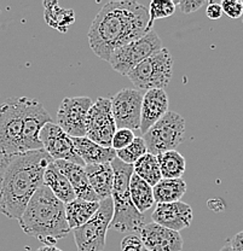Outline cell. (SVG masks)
<instances>
[{"instance_id":"6da1fadb","label":"cell","mask_w":243,"mask_h":251,"mask_svg":"<svg viewBox=\"0 0 243 251\" xmlns=\"http://www.w3.org/2000/svg\"><path fill=\"white\" fill-rule=\"evenodd\" d=\"M153 29L145 5L132 0L109 1L99 10L88 30V44L96 56L109 62L119 47Z\"/></svg>"},{"instance_id":"7a4b0ae2","label":"cell","mask_w":243,"mask_h":251,"mask_svg":"<svg viewBox=\"0 0 243 251\" xmlns=\"http://www.w3.org/2000/svg\"><path fill=\"white\" fill-rule=\"evenodd\" d=\"M52 162L54 159L44 149L1 156L0 213L2 215L18 221L35 191L44 185V173Z\"/></svg>"},{"instance_id":"3957f363","label":"cell","mask_w":243,"mask_h":251,"mask_svg":"<svg viewBox=\"0 0 243 251\" xmlns=\"http://www.w3.org/2000/svg\"><path fill=\"white\" fill-rule=\"evenodd\" d=\"M18 224L26 234L49 247H54L70 232L65 204L54 197L45 185H41L32 196Z\"/></svg>"},{"instance_id":"277c9868","label":"cell","mask_w":243,"mask_h":251,"mask_svg":"<svg viewBox=\"0 0 243 251\" xmlns=\"http://www.w3.org/2000/svg\"><path fill=\"white\" fill-rule=\"evenodd\" d=\"M114 169V187L111 192L114 214L109 228L120 233H139L146 224L144 214H140L133 205L130 195V181L133 175V166L124 163L119 158L111 162Z\"/></svg>"},{"instance_id":"5b68a950","label":"cell","mask_w":243,"mask_h":251,"mask_svg":"<svg viewBox=\"0 0 243 251\" xmlns=\"http://www.w3.org/2000/svg\"><path fill=\"white\" fill-rule=\"evenodd\" d=\"M173 75V57L168 49L162 47L127 75L138 91L164 90Z\"/></svg>"},{"instance_id":"8992f818","label":"cell","mask_w":243,"mask_h":251,"mask_svg":"<svg viewBox=\"0 0 243 251\" xmlns=\"http://www.w3.org/2000/svg\"><path fill=\"white\" fill-rule=\"evenodd\" d=\"M22 152H25L22 97L9 98L0 104V155Z\"/></svg>"},{"instance_id":"52a82bcc","label":"cell","mask_w":243,"mask_h":251,"mask_svg":"<svg viewBox=\"0 0 243 251\" xmlns=\"http://www.w3.org/2000/svg\"><path fill=\"white\" fill-rule=\"evenodd\" d=\"M185 134V120L178 112L168 111L143 135L148 152L159 156L174 151Z\"/></svg>"},{"instance_id":"ba28073f","label":"cell","mask_w":243,"mask_h":251,"mask_svg":"<svg viewBox=\"0 0 243 251\" xmlns=\"http://www.w3.org/2000/svg\"><path fill=\"white\" fill-rule=\"evenodd\" d=\"M114 214L111 197L99 202L97 213L85 225L73 229L78 251H103L106 238Z\"/></svg>"},{"instance_id":"9c48e42d","label":"cell","mask_w":243,"mask_h":251,"mask_svg":"<svg viewBox=\"0 0 243 251\" xmlns=\"http://www.w3.org/2000/svg\"><path fill=\"white\" fill-rule=\"evenodd\" d=\"M161 49V39L155 30L151 29L142 38L115 50L109 58V64L115 72L127 76L131 70Z\"/></svg>"},{"instance_id":"30bf717a","label":"cell","mask_w":243,"mask_h":251,"mask_svg":"<svg viewBox=\"0 0 243 251\" xmlns=\"http://www.w3.org/2000/svg\"><path fill=\"white\" fill-rule=\"evenodd\" d=\"M116 124L111 112L110 98H98L91 106L86 120V137L93 143L111 148V140L116 132Z\"/></svg>"},{"instance_id":"8fae6325","label":"cell","mask_w":243,"mask_h":251,"mask_svg":"<svg viewBox=\"0 0 243 251\" xmlns=\"http://www.w3.org/2000/svg\"><path fill=\"white\" fill-rule=\"evenodd\" d=\"M92 104L88 97H67L57 111V125L69 137H86V120Z\"/></svg>"},{"instance_id":"7c38bea8","label":"cell","mask_w":243,"mask_h":251,"mask_svg":"<svg viewBox=\"0 0 243 251\" xmlns=\"http://www.w3.org/2000/svg\"><path fill=\"white\" fill-rule=\"evenodd\" d=\"M111 101V112L117 129H140V115H142L143 96L140 91L124 88L117 92Z\"/></svg>"},{"instance_id":"4fadbf2b","label":"cell","mask_w":243,"mask_h":251,"mask_svg":"<svg viewBox=\"0 0 243 251\" xmlns=\"http://www.w3.org/2000/svg\"><path fill=\"white\" fill-rule=\"evenodd\" d=\"M23 101V150H43L40 132L44 126L54 122L41 103L35 99L22 97Z\"/></svg>"},{"instance_id":"5bb4252c","label":"cell","mask_w":243,"mask_h":251,"mask_svg":"<svg viewBox=\"0 0 243 251\" xmlns=\"http://www.w3.org/2000/svg\"><path fill=\"white\" fill-rule=\"evenodd\" d=\"M40 141L44 150L54 161H65L85 167V163L77 152L72 137L54 122L44 126L40 132Z\"/></svg>"},{"instance_id":"9a60e30c","label":"cell","mask_w":243,"mask_h":251,"mask_svg":"<svg viewBox=\"0 0 243 251\" xmlns=\"http://www.w3.org/2000/svg\"><path fill=\"white\" fill-rule=\"evenodd\" d=\"M143 247L148 251H182L183 238L179 232L162 227L155 222H146L139 232Z\"/></svg>"},{"instance_id":"2e32d148","label":"cell","mask_w":243,"mask_h":251,"mask_svg":"<svg viewBox=\"0 0 243 251\" xmlns=\"http://www.w3.org/2000/svg\"><path fill=\"white\" fill-rule=\"evenodd\" d=\"M151 220L162 227L180 232L188 228L192 222V209L189 204L182 202L160 203L151 214Z\"/></svg>"},{"instance_id":"e0dca14e","label":"cell","mask_w":243,"mask_h":251,"mask_svg":"<svg viewBox=\"0 0 243 251\" xmlns=\"http://www.w3.org/2000/svg\"><path fill=\"white\" fill-rule=\"evenodd\" d=\"M168 97L164 90L146 91L143 96L142 115H140V133L143 135L168 112Z\"/></svg>"},{"instance_id":"ac0fdd59","label":"cell","mask_w":243,"mask_h":251,"mask_svg":"<svg viewBox=\"0 0 243 251\" xmlns=\"http://www.w3.org/2000/svg\"><path fill=\"white\" fill-rule=\"evenodd\" d=\"M57 167L62 174L68 179V181L72 185L73 190H74L75 196L79 200L88 201V202H101L95 191L91 187L90 182H88L87 175H86L85 167L79 166V164L70 163V162L65 161H54Z\"/></svg>"},{"instance_id":"d6986e66","label":"cell","mask_w":243,"mask_h":251,"mask_svg":"<svg viewBox=\"0 0 243 251\" xmlns=\"http://www.w3.org/2000/svg\"><path fill=\"white\" fill-rule=\"evenodd\" d=\"M85 172L99 201L111 197L114 187V169L111 163L88 164L85 166Z\"/></svg>"},{"instance_id":"ffe728a7","label":"cell","mask_w":243,"mask_h":251,"mask_svg":"<svg viewBox=\"0 0 243 251\" xmlns=\"http://www.w3.org/2000/svg\"><path fill=\"white\" fill-rule=\"evenodd\" d=\"M77 152L82 159L85 166L88 164L111 163L116 158V151L111 148H103L98 144L93 143L87 137L72 138Z\"/></svg>"},{"instance_id":"44dd1931","label":"cell","mask_w":243,"mask_h":251,"mask_svg":"<svg viewBox=\"0 0 243 251\" xmlns=\"http://www.w3.org/2000/svg\"><path fill=\"white\" fill-rule=\"evenodd\" d=\"M44 185L48 186L54 197L58 198L62 203L68 204L77 198L72 185L68 181L67 177L62 174L56 162H52L48 166L44 173Z\"/></svg>"},{"instance_id":"7402d4cb","label":"cell","mask_w":243,"mask_h":251,"mask_svg":"<svg viewBox=\"0 0 243 251\" xmlns=\"http://www.w3.org/2000/svg\"><path fill=\"white\" fill-rule=\"evenodd\" d=\"M99 208V202H88V201L75 198L73 202L65 204V218L70 231L85 225Z\"/></svg>"},{"instance_id":"603a6c76","label":"cell","mask_w":243,"mask_h":251,"mask_svg":"<svg viewBox=\"0 0 243 251\" xmlns=\"http://www.w3.org/2000/svg\"><path fill=\"white\" fill-rule=\"evenodd\" d=\"M44 18L54 29L67 33L68 28L74 25L75 14L72 9H62L57 1H44Z\"/></svg>"},{"instance_id":"cb8c5ba5","label":"cell","mask_w":243,"mask_h":251,"mask_svg":"<svg viewBox=\"0 0 243 251\" xmlns=\"http://www.w3.org/2000/svg\"><path fill=\"white\" fill-rule=\"evenodd\" d=\"M187 192V184L182 177L179 179H161L153 187L155 203L179 202Z\"/></svg>"},{"instance_id":"d4e9b609","label":"cell","mask_w":243,"mask_h":251,"mask_svg":"<svg viewBox=\"0 0 243 251\" xmlns=\"http://www.w3.org/2000/svg\"><path fill=\"white\" fill-rule=\"evenodd\" d=\"M130 195L133 205L140 214H144L155 203L153 187L146 184L144 180L140 179L135 173L130 181Z\"/></svg>"},{"instance_id":"484cf974","label":"cell","mask_w":243,"mask_h":251,"mask_svg":"<svg viewBox=\"0 0 243 251\" xmlns=\"http://www.w3.org/2000/svg\"><path fill=\"white\" fill-rule=\"evenodd\" d=\"M133 173L142 180H144L151 187L155 186L162 179L158 156L146 152L133 164Z\"/></svg>"},{"instance_id":"4316f807","label":"cell","mask_w":243,"mask_h":251,"mask_svg":"<svg viewBox=\"0 0 243 251\" xmlns=\"http://www.w3.org/2000/svg\"><path fill=\"white\" fill-rule=\"evenodd\" d=\"M162 179H179L187 168V161L177 150L167 151L158 156Z\"/></svg>"},{"instance_id":"83f0119b","label":"cell","mask_w":243,"mask_h":251,"mask_svg":"<svg viewBox=\"0 0 243 251\" xmlns=\"http://www.w3.org/2000/svg\"><path fill=\"white\" fill-rule=\"evenodd\" d=\"M146 152H148V149H146L144 139L142 137H135L127 148L116 151V157L124 163L133 166Z\"/></svg>"},{"instance_id":"f1b7e54d","label":"cell","mask_w":243,"mask_h":251,"mask_svg":"<svg viewBox=\"0 0 243 251\" xmlns=\"http://www.w3.org/2000/svg\"><path fill=\"white\" fill-rule=\"evenodd\" d=\"M177 7L174 6L172 0H155L150 2L149 6V17H150V23L154 25V21L159 18H166L174 14Z\"/></svg>"},{"instance_id":"f546056e","label":"cell","mask_w":243,"mask_h":251,"mask_svg":"<svg viewBox=\"0 0 243 251\" xmlns=\"http://www.w3.org/2000/svg\"><path fill=\"white\" fill-rule=\"evenodd\" d=\"M135 134H133V130L131 129H116L115 132L113 140H111V149H114L115 151H120L122 149L127 148L133 140H135Z\"/></svg>"},{"instance_id":"4dcf8cb0","label":"cell","mask_w":243,"mask_h":251,"mask_svg":"<svg viewBox=\"0 0 243 251\" xmlns=\"http://www.w3.org/2000/svg\"><path fill=\"white\" fill-rule=\"evenodd\" d=\"M223 14L229 16L232 20H237L243 14V4L239 0H224L220 4Z\"/></svg>"},{"instance_id":"1f68e13d","label":"cell","mask_w":243,"mask_h":251,"mask_svg":"<svg viewBox=\"0 0 243 251\" xmlns=\"http://www.w3.org/2000/svg\"><path fill=\"white\" fill-rule=\"evenodd\" d=\"M144 249L140 237L137 234H129L121 240L122 251H142Z\"/></svg>"},{"instance_id":"d6a6232c","label":"cell","mask_w":243,"mask_h":251,"mask_svg":"<svg viewBox=\"0 0 243 251\" xmlns=\"http://www.w3.org/2000/svg\"><path fill=\"white\" fill-rule=\"evenodd\" d=\"M205 5L203 0H185V1H179L178 6L183 14H192L197 11L200 7Z\"/></svg>"},{"instance_id":"836d02e7","label":"cell","mask_w":243,"mask_h":251,"mask_svg":"<svg viewBox=\"0 0 243 251\" xmlns=\"http://www.w3.org/2000/svg\"><path fill=\"white\" fill-rule=\"evenodd\" d=\"M206 15L210 20H219L223 15V9H221L220 4H216V2H210L206 10Z\"/></svg>"},{"instance_id":"e575fe53","label":"cell","mask_w":243,"mask_h":251,"mask_svg":"<svg viewBox=\"0 0 243 251\" xmlns=\"http://www.w3.org/2000/svg\"><path fill=\"white\" fill-rule=\"evenodd\" d=\"M227 243L234 251H243V231L235 234Z\"/></svg>"},{"instance_id":"d590c367","label":"cell","mask_w":243,"mask_h":251,"mask_svg":"<svg viewBox=\"0 0 243 251\" xmlns=\"http://www.w3.org/2000/svg\"><path fill=\"white\" fill-rule=\"evenodd\" d=\"M36 251H62L61 249H58V248H56L54 245V247H49V245H44V247L39 248Z\"/></svg>"},{"instance_id":"8d00e7d4","label":"cell","mask_w":243,"mask_h":251,"mask_svg":"<svg viewBox=\"0 0 243 251\" xmlns=\"http://www.w3.org/2000/svg\"><path fill=\"white\" fill-rule=\"evenodd\" d=\"M219 251H234V250L231 249V247H230V244H229V243H226V244L224 245V247L221 248V249L219 250Z\"/></svg>"},{"instance_id":"74e56055","label":"cell","mask_w":243,"mask_h":251,"mask_svg":"<svg viewBox=\"0 0 243 251\" xmlns=\"http://www.w3.org/2000/svg\"><path fill=\"white\" fill-rule=\"evenodd\" d=\"M142 251H148V250H146V249H143V250H142Z\"/></svg>"},{"instance_id":"f35d334b","label":"cell","mask_w":243,"mask_h":251,"mask_svg":"<svg viewBox=\"0 0 243 251\" xmlns=\"http://www.w3.org/2000/svg\"><path fill=\"white\" fill-rule=\"evenodd\" d=\"M242 4H243V1H242Z\"/></svg>"}]
</instances>
